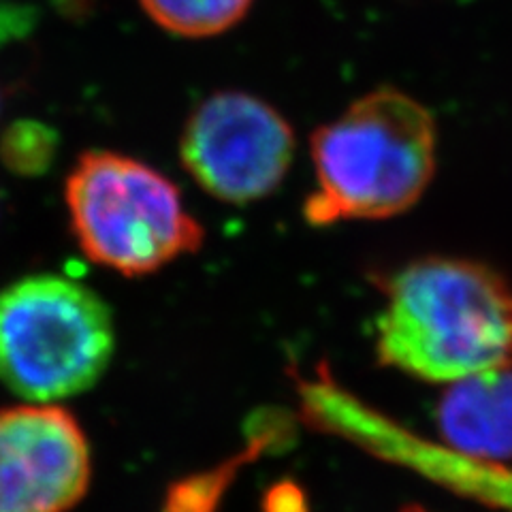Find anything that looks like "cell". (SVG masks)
<instances>
[{
  "instance_id": "obj_1",
  "label": "cell",
  "mask_w": 512,
  "mask_h": 512,
  "mask_svg": "<svg viewBox=\"0 0 512 512\" xmlns=\"http://www.w3.org/2000/svg\"><path fill=\"white\" fill-rule=\"evenodd\" d=\"M376 320L382 365L446 382L512 365V284L493 267L425 256L380 282Z\"/></svg>"
},
{
  "instance_id": "obj_2",
  "label": "cell",
  "mask_w": 512,
  "mask_h": 512,
  "mask_svg": "<svg viewBox=\"0 0 512 512\" xmlns=\"http://www.w3.org/2000/svg\"><path fill=\"white\" fill-rule=\"evenodd\" d=\"M431 111L397 88L363 94L312 135L314 190L303 203L312 227L408 212L436 173Z\"/></svg>"
},
{
  "instance_id": "obj_3",
  "label": "cell",
  "mask_w": 512,
  "mask_h": 512,
  "mask_svg": "<svg viewBox=\"0 0 512 512\" xmlns=\"http://www.w3.org/2000/svg\"><path fill=\"white\" fill-rule=\"evenodd\" d=\"M64 197L79 248L116 274L148 276L203 246V227L186 210L180 188L126 154L79 156Z\"/></svg>"
},
{
  "instance_id": "obj_4",
  "label": "cell",
  "mask_w": 512,
  "mask_h": 512,
  "mask_svg": "<svg viewBox=\"0 0 512 512\" xmlns=\"http://www.w3.org/2000/svg\"><path fill=\"white\" fill-rule=\"evenodd\" d=\"M114 350V318L88 286L30 276L0 291V382L26 402L56 404L86 393Z\"/></svg>"
},
{
  "instance_id": "obj_5",
  "label": "cell",
  "mask_w": 512,
  "mask_h": 512,
  "mask_svg": "<svg viewBox=\"0 0 512 512\" xmlns=\"http://www.w3.org/2000/svg\"><path fill=\"white\" fill-rule=\"evenodd\" d=\"M295 131L276 107L237 90L203 99L184 124L180 158L205 192L246 205L274 192L291 169Z\"/></svg>"
},
{
  "instance_id": "obj_6",
  "label": "cell",
  "mask_w": 512,
  "mask_h": 512,
  "mask_svg": "<svg viewBox=\"0 0 512 512\" xmlns=\"http://www.w3.org/2000/svg\"><path fill=\"white\" fill-rule=\"evenodd\" d=\"M90 444L56 404L0 410V512H67L84 498Z\"/></svg>"
},
{
  "instance_id": "obj_7",
  "label": "cell",
  "mask_w": 512,
  "mask_h": 512,
  "mask_svg": "<svg viewBox=\"0 0 512 512\" xmlns=\"http://www.w3.org/2000/svg\"><path fill=\"white\" fill-rule=\"evenodd\" d=\"M440 427L453 448L480 459L512 457V365L451 384Z\"/></svg>"
},
{
  "instance_id": "obj_8",
  "label": "cell",
  "mask_w": 512,
  "mask_h": 512,
  "mask_svg": "<svg viewBox=\"0 0 512 512\" xmlns=\"http://www.w3.org/2000/svg\"><path fill=\"white\" fill-rule=\"evenodd\" d=\"M393 459L406 461L448 489L468 495L476 502L512 512V468L502 461L480 459L457 448L436 446L393 429Z\"/></svg>"
},
{
  "instance_id": "obj_9",
  "label": "cell",
  "mask_w": 512,
  "mask_h": 512,
  "mask_svg": "<svg viewBox=\"0 0 512 512\" xmlns=\"http://www.w3.org/2000/svg\"><path fill=\"white\" fill-rule=\"evenodd\" d=\"M150 20L171 35L205 39L246 18L254 0H139Z\"/></svg>"
},
{
  "instance_id": "obj_10",
  "label": "cell",
  "mask_w": 512,
  "mask_h": 512,
  "mask_svg": "<svg viewBox=\"0 0 512 512\" xmlns=\"http://www.w3.org/2000/svg\"><path fill=\"white\" fill-rule=\"evenodd\" d=\"M58 152V135L39 120H18L0 137V160L22 178H35L52 167Z\"/></svg>"
},
{
  "instance_id": "obj_11",
  "label": "cell",
  "mask_w": 512,
  "mask_h": 512,
  "mask_svg": "<svg viewBox=\"0 0 512 512\" xmlns=\"http://www.w3.org/2000/svg\"><path fill=\"white\" fill-rule=\"evenodd\" d=\"M404 512H427V510H423V508H408V510H404Z\"/></svg>"
}]
</instances>
